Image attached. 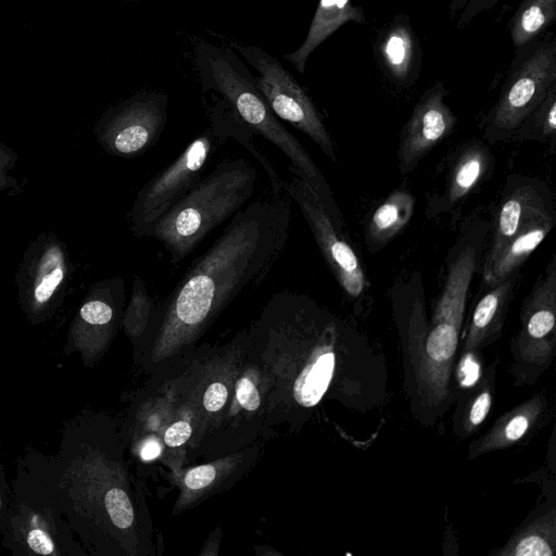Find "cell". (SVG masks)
Segmentation results:
<instances>
[{
    "mask_svg": "<svg viewBox=\"0 0 556 556\" xmlns=\"http://www.w3.org/2000/svg\"><path fill=\"white\" fill-rule=\"evenodd\" d=\"M269 379L266 429H301L326 400L359 412L384 402L386 365L367 340L304 293H274L248 327Z\"/></svg>",
    "mask_w": 556,
    "mask_h": 556,
    "instance_id": "1",
    "label": "cell"
},
{
    "mask_svg": "<svg viewBox=\"0 0 556 556\" xmlns=\"http://www.w3.org/2000/svg\"><path fill=\"white\" fill-rule=\"evenodd\" d=\"M292 203L285 189L263 193L237 212L190 264L132 344L143 374L154 375L194 350L237 296L266 280L285 250Z\"/></svg>",
    "mask_w": 556,
    "mask_h": 556,
    "instance_id": "2",
    "label": "cell"
},
{
    "mask_svg": "<svg viewBox=\"0 0 556 556\" xmlns=\"http://www.w3.org/2000/svg\"><path fill=\"white\" fill-rule=\"evenodd\" d=\"M194 415L188 467L265 440L267 374L254 358L248 328L220 345L204 344L166 367Z\"/></svg>",
    "mask_w": 556,
    "mask_h": 556,
    "instance_id": "3",
    "label": "cell"
},
{
    "mask_svg": "<svg viewBox=\"0 0 556 556\" xmlns=\"http://www.w3.org/2000/svg\"><path fill=\"white\" fill-rule=\"evenodd\" d=\"M194 64L202 92L224 101L255 134L276 146L317 192L334 223L344 228L342 214L330 187L301 142L279 122L256 87L255 78L236 52L206 41L194 49Z\"/></svg>",
    "mask_w": 556,
    "mask_h": 556,
    "instance_id": "4",
    "label": "cell"
},
{
    "mask_svg": "<svg viewBox=\"0 0 556 556\" xmlns=\"http://www.w3.org/2000/svg\"><path fill=\"white\" fill-rule=\"evenodd\" d=\"M214 99L215 103L207 108L210 126L138 191L127 214L129 229L135 237H146L155 222L202 177L211 159L229 139L238 141L255 157L271 184L278 182L279 175L274 165L253 142L255 131L225 102Z\"/></svg>",
    "mask_w": 556,
    "mask_h": 556,
    "instance_id": "5",
    "label": "cell"
},
{
    "mask_svg": "<svg viewBox=\"0 0 556 556\" xmlns=\"http://www.w3.org/2000/svg\"><path fill=\"white\" fill-rule=\"evenodd\" d=\"M257 179V170L249 160H222L155 222L146 237L162 243L169 253L170 264H178L212 230L245 206L254 194Z\"/></svg>",
    "mask_w": 556,
    "mask_h": 556,
    "instance_id": "6",
    "label": "cell"
},
{
    "mask_svg": "<svg viewBox=\"0 0 556 556\" xmlns=\"http://www.w3.org/2000/svg\"><path fill=\"white\" fill-rule=\"evenodd\" d=\"M556 85V36L545 31L517 48L498 99L484 119L490 143L510 140L520 124Z\"/></svg>",
    "mask_w": 556,
    "mask_h": 556,
    "instance_id": "7",
    "label": "cell"
},
{
    "mask_svg": "<svg viewBox=\"0 0 556 556\" xmlns=\"http://www.w3.org/2000/svg\"><path fill=\"white\" fill-rule=\"evenodd\" d=\"M75 271L68 248L53 231L39 232L26 247L15 271L17 302L33 324L61 305Z\"/></svg>",
    "mask_w": 556,
    "mask_h": 556,
    "instance_id": "8",
    "label": "cell"
},
{
    "mask_svg": "<svg viewBox=\"0 0 556 556\" xmlns=\"http://www.w3.org/2000/svg\"><path fill=\"white\" fill-rule=\"evenodd\" d=\"M257 72L255 84L271 112L309 137L332 162L337 161L334 142L311 97L282 64L256 46L231 42Z\"/></svg>",
    "mask_w": 556,
    "mask_h": 556,
    "instance_id": "9",
    "label": "cell"
},
{
    "mask_svg": "<svg viewBox=\"0 0 556 556\" xmlns=\"http://www.w3.org/2000/svg\"><path fill=\"white\" fill-rule=\"evenodd\" d=\"M168 94L140 91L105 110L92 131L110 155L136 157L160 139L167 123Z\"/></svg>",
    "mask_w": 556,
    "mask_h": 556,
    "instance_id": "10",
    "label": "cell"
},
{
    "mask_svg": "<svg viewBox=\"0 0 556 556\" xmlns=\"http://www.w3.org/2000/svg\"><path fill=\"white\" fill-rule=\"evenodd\" d=\"M289 172L282 188L299 206L329 270L348 296L361 298L368 280L344 229L334 223L313 187L290 166Z\"/></svg>",
    "mask_w": 556,
    "mask_h": 556,
    "instance_id": "11",
    "label": "cell"
},
{
    "mask_svg": "<svg viewBox=\"0 0 556 556\" xmlns=\"http://www.w3.org/2000/svg\"><path fill=\"white\" fill-rule=\"evenodd\" d=\"M126 286L122 276L92 283L75 315L68 343L86 362L97 361L123 325Z\"/></svg>",
    "mask_w": 556,
    "mask_h": 556,
    "instance_id": "12",
    "label": "cell"
},
{
    "mask_svg": "<svg viewBox=\"0 0 556 556\" xmlns=\"http://www.w3.org/2000/svg\"><path fill=\"white\" fill-rule=\"evenodd\" d=\"M447 94L444 84L437 81L415 104L400 132L396 151L400 174L412 173L434 147L453 132L457 117L445 103Z\"/></svg>",
    "mask_w": 556,
    "mask_h": 556,
    "instance_id": "13",
    "label": "cell"
},
{
    "mask_svg": "<svg viewBox=\"0 0 556 556\" xmlns=\"http://www.w3.org/2000/svg\"><path fill=\"white\" fill-rule=\"evenodd\" d=\"M264 445V440H261L241 451L182 469L173 477L178 485V495L172 515H179L231 489L253 469Z\"/></svg>",
    "mask_w": 556,
    "mask_h": 556,
    "instance_id": "14",
    "label": "cell"
},
{
    "mask_svg": "<svg viewBox=\"0 0 556 556\" xmlns=\"http://www.w3.org/2000/svg\"><path fill=\"white\" fill-rule=\"evenodd\" d=\"M551 208H555L554 202L544 181L533 177H508L493 217L491 240L481 261V276L527 223Z\"/></svg>",
    "mask_w": 556,
    "mask_h": 556,
    "instance_id": "15",
    "label": "cell"
},
{
    "mask_svg": "<svg viewBox=\"0 0 556 556\" xmlns=\"http://www.w3.org/2000/svg\"><path fill=\"white\" fill-rule=\"evenodd\" d=\"M374 52L382 73L395 86L410 87L418 79L422 51L407 15L394 16L378 31Z\"/></svg>",
    "mask_w": 556,
    "mask_h": 556,
    "instance_id": "16",
    "label": "cell"
},
{
    "mask_svg": "<svg viewBox=\"0 0 556 556\" xmlns=\"http://www.w3.org/2000/svg\"><path fill=\"white\" fill-rule=\"evenodd\" d=\"M549 399L545 391L501 415L491 429L468 447V458L493 451L508 448L520 443L532 431L539 429L543 420H548Z\"/></svg>",
    "mask_w": 556,
    "mask_h": 556,
    "instance_id": "17",
    "label": "cell"
},
{
    "mask_svg": "<svg viewBox=\"0 0 556 556\" xmlns=\"http://www.w3.org/2000/svg\"><path fill=\"white\" fill-rule=\"evenodd\" d=\"M517 279L518 271L483 291L470 316L462 351L481 354L500 338Z\"/></svg>",
    "mask_w": 556,
    "mask_h": 556,
    "instance_id": "18",
    "label": "cell"
},
{
    "mask_svg": "<svg viewBox=\"0 0 556 556\" xmlns=\"http://www.w3.org/2000/svg\"><path fill=\"white\" fill-rule=\"evenodd\" d=\"M556 224L555 208L527 223L501 250L489 270L481 277L480 291L488 290L519 270Z\"/></svg>",
    "mask_w": 556,
    "mask_h": 556,
    "instance_id": "19",
    "label": "cell"
},
{
    "mask_svg": "<svg viewBox=\"0 0 556 556\" xmlns=\"http://www.w3.org/2000/svg\"><path fill=\"white\" fill-rule=\"evenodd\" d=\"M348 22L367 23L363 8L351 0H319L303 43L283 58L304 74L309 55Z\"/></svg>",
    "mask_w": 556,
    "mask_h": 556,
    "instance_id": "20",
    "label": "cell"
},
{
    "mask_svg": "<svg viewBox=\"0 0 556 556\" xmlns=\"http://www.w3.org/2000/svg\"><path fill=\"white\" fill-rule=\"evenodd\" d=\"M492 167V155L480 140L467 142L451 167L439 211H450L462 202L485 178Z\"/></svg>",
    "mask_w": 556,
    "mask_h": 556,
    "instance_id": "21",
    "label": "cell"
},
{
    "mask_svg": "<svg viewBox=\"0 0 556 556\" xmlns=\"http://www.w3.org/2000/svg\"><path fill=\"white\" fill-rule=\"evenodd\" d=\"M497 361H493L480 379L469 389L456 394L453 414V434L459 440L473 435L486 420L495 394Z\"/></svg>",
    "mask_w": 556,
    "mask_h": 556,
    "instance_id": "22",
    "label": "cell"
},
{
    "mask_svg": "<svg viewBox=\"0 0 556 556\" xmlns=\"http://www.w3.org/2000/svg\"><path fill=\"white\" fill-rule=\"evenodd\" d=\"M414 207V195L399 188L375 208L365 229V243L370 253L384 248L403 230L413 216Z\"/></svg>",
    "mask_w": 556,
    "mask_h": 556,
    "instance_id": "23",
    "label": "cell"
},
{
    "mask_svg": "<svg viewBox=\"0 0 556 556\" xmlns=\"http://www.w3.org/2000/svg\"><path fill=\"white\" fill-rule=\"evenodd\" d=\"M533 513L530 521L518 529L496 555L505 556H554L556 546V511L554 504L549 508H540Z\"/></svg>",
    "mask_w": 556,
    "mask_h": 556,
    "instance_id": "24",
    "label": "cell"
},
{
    "mask_svg": "<svg viewBox=\"0 0 556 556\" xmlns=\"http://www.w3.org/2000/svg\"><path fill=\"white\" fill-rule=\"evenodd\" d=\"M556 18V0H523L509 22L514 47H523L542 36Z\"/></svg>",
    "mask_w": 556,
    "mask_h": 556,
    "instance_id": "25",
    "label": "cell"
},
{
    "mask_svg": "<svg viewBox=\"0 0 556 556\" xmlns=\"http://www.w3.org/2000/svg\"><path fill=\"white\" fill-rule=\"evenodd\" d=\"M157 305L159 301L149 294L143 279L134 275L130 299L125 307L122 325L132 344L146 331Z\"/></svg>",
    "mask_w": 556,
    "mask_h": 556,
    "instance_id": "26",
    "label": "cell"
},
{
    "mask_svg": "<svg viewBox=\"0 0 556 556\" xmlns=\"http://www.w3.org/2000/svg\"><path fill=\"white\" fill-rule=\"evenodd\" d=\"M556 134V85L539 106L520 124L510 140L554 141Z\"/></svg>",
    "mask_w": 556,
    "mask_h": 556,
    "instance_id": "27",
    "label": "cell"
},
{
    "mask_svg": "<svg viewBox=\"0 0 556 556\" xmlns=\"http://www.w3.org/2000/svg\"><path fill=\"white\" fill-rule=\"evenodd\" d=\"M482 372L481 354L462 351L453 374L454 401L456 394L472 387Z\"/></svg>",
    "mask_w": 556,
    "mask_h": 556,
    "instance_id": "28",
    "label": "cell"
},
{
    "mask_svg": "<svg viewBox=\"0 0 556 556\" xmlns=\"http://www.w3.org/2000/svg\"><path fill=\"white\" fill-rule=\"evenodd\" d=\"M500 0H451L450 12L452 17H457V28H464L475 17L484 11L492 9Z\"/></svg>",
    "mask_w": 556,
    "mask_h": 556,
    "instance_id": "29",
    "label": "cell"
},
{
    "mask_svg": "<svg viewBox=\"0 0 556 556\" xmlns=\"http://www.w3.org/2000/svg\"><path fill=\"white\" fill-rule=\"evenodd\" d=\"M17 161V153L0 141V192L4 190L17 192L20 190L17 179L9 174L15 167Z\"/></svg>",
    "mask_w": 556,
    "mask_h": 556,
    "instance_id": "30",
    "label": "cell"
},
{
    "mask_svg": "<svg viewBox=\"0 0 556 556\" xmlns=\"http://www.w3.org/2000/svg\"><path fill=\"white\" fill-rule=\"evenodd\" d=\"M28 547L36 554H54V544L51 536L40 528H31L26 534Z\"/></svg>",
    "mask_w": 556,
    "mask_h": 556,
    "instance_id": "31",
    "label": "cell"
},
{
    "mask_svg": "<svg viewBox=\"0 0 556 556\" xmlns=\"http://www.w3.org/2000/svg\"><path fill=\"white\" fill-rule=\"evenodd\" d=\"M114 1H123V2H140V1H161V0H114Z\"/></svg>",
    "mask_w": 556,
    "mask_h": 556,
    "instance_id": "32",
    "label": "cell"
}]
</instances>
